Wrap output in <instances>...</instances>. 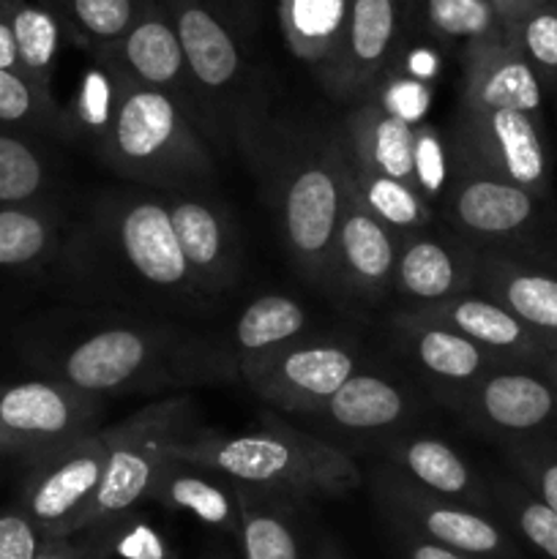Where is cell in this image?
<instances>
[{"mask_svg": "<svg viewBox=\"0 0 557 559\" xmlns=\"http://www.w3.org/2000/svg\"><path fill=\"white\" fill-rule=\"evenodd\" d=\"M112 530V557L123 559H173V551H167L162 535L153 527H147L140 516H129L109 522Z\"/></svg>", "mask_w": 557, "mask_h": 559, "instance_id": "ee69618b", "label": "cell"}, {"mask_svg": "<svg viewBox=\"0 0 557 559\" xmlns=\"http://www.w3.org/2000/svg\"><path fill=\"white\" fill-rule=\"evenodd\" d=\"M393 3H396L399 11H402V9H415V5L424 3V0H393Z\"/></svg>", "mask_w": 557, "mask_h": 559, "instance_id": "11a10c76", "label": "cell"}, {"mask_svg": "<svg viewBox=\"0 0 557 559\" xmlns=\"http://www.w3.org/2000/svg\"><path fill=\"white\" fill-rule=\"evenodd\" d=\"M200 559H235V557L229 555L227 549H211V551H205Z\"/></svg>", "mask_w": 557, "mask_h": 559, "instance_id": "db71d44e", "label": "cell"}, {"mask_svg": "<svg viewBox=\"0 0 557 559\" xmlns=\"http://www.w3.org/2000/svg\"><path fill=\"white\" fill-rule=\"evenodd\" d=\"M120 91H123V71L115 66V60L107 55L91 58L74 98L69 107H63L66 140L85 145L96 156L118 112Z\"/></svg>", "mask_w": 557, "mask_h": 559, "instance_id": "4dcf8cb0", "label": "cell"}, {"mask_svg": "<svg viewBox=\"0 0 557 559\" xmlns=\"http://www.w3.org/2000/svg\"><path fill=\"white\" fill-rule=\"evenodd\" d=\"M104 55L112 58L115 66L129 80H134L137 85L162 91L167 96H173L175 102L183 104L202 129L189 66H186L178 31H175L173 16H169L164 0H142L140 14L131 22L126 36Z\"/></svg>", "mask_w": 557, "mask_h": 559, "instance_id": "ac0fdd59", "label": "cell"}, {"mask_svg": "<svg viewBox=\"0 0 557 559\" xmlns=\"http://www.w3.org/2000/svg\"><path fill=\"white\" fill-rule=\"evenodd\" d=\"M429 96L431 93L426 80H418V76H413L410 71H399L396 66L388 69V74L382 76L380 85L371 93V98H375L386 112L396 115V118L407 120V123L413 126H418L415 120L424 115Z\"/></svg>", "mask_w": 557, "mask_h": 559, "instance_id": "7bdbcfd3", "label": "cell"}, {"mask_svg": "<svg viewBox=\"0 0 557 559\" xmlns=\"http://www.w3.org/2000/svg\"><path fill=\"white\" fill-rule=\"evenodd\" d=\"M453 164L448 145L442 142L440 131L431 123L415 126V147H413V183L426 202H440L446 194L448 180H451Z\"/></svg>", "mask_w": 557, "mask_h": 559, "instance_id": "b9f144b4", "label": "cell"}, {"mask_svg": "<svg viewBox=\"0 0 557 559\" xmlns=\"http://www.w3.org/2000/svg\"><path fill=\"white\" fill-rule=\"evenodd\" d=\"M486 484H489L495 516L541 557L557 559V513L535 500L511 475H491Z\"/></svg>", "mask_w": 557, "mask_h": 559, "instance_id": "8d00e7d4", "label": "cell"}, {"mask_svg": "<svg viewBox=\"0 0 557 559\" xmlns=\"http://www.w3.org/2000/svg\"><path fill=\"white\" fill-rule=\"evenodd\" d=\"M353 169V167H349ZM399 260V235L360 200L349 178L347 202L339 218L325 289L347 300L377 304L393 289Z\"/></svg>", "mask_w": 557, "mask_h": 559, "instance_id": "2e32d148", "label": "cell"}, {"mask_svg": "<svg viewBox=\"0 0 557 559\" xmlns=\"http://www.w3.org/2000/svg\"><path fill=\"white\" fill-rule=\"evenodd\" d=\"M211 151L183 104L123 74L118 112L96 153L104 167L140 189L194 191L213 183L216 162Z\"/></svg>", "mask_w": 557, "mask_h": 559, "instance_id": "8992f818", "label": "cell"}, {"mask_svg": "<svg viewBox=\"0 0 557 559\" xmlns=\"http://www.w3.org/2000/svg\"><path fill=\"white\" fill-rule=\"evenodd\" d=\"M478 251L464 240L437 238L426 229L399 235V260L393 289L407 304L404 309H424L457 295L475 293Z\"/></svg>", "mask_w": 557, "mask_h": 559, "instance_id": "ffe728a7", "label": "cell"}, {"mask_svg": "<svg viewBox=\"0 0 557 559\" xmlns=\"http://www.w3.org/2000/svg\"><path fill=\"white\" fill-rule=\"evenodd\" d=\"M33 559H112V530L98 524L69 538H42Z\"/></svg>", "mask_w": 557, "mask_h": 559, "instance_id": "f6af8a7d", "label": "cell"}, {"mask_svg": "<svg viewBox=\"0 0 557 559\" xmlns=\"http://www.w3.org/2000/svg\"><path fill=\"white\" fill-rule=\"evenodd\" d=\"M475 293L497 300L530 333L557 347V262L506 251H478Z\"/></svg>", "mask_w": 557, "mask_h": 559, "instance_id": "d6986e66", "label": "cell"}, {"mask_svg": "<svg viewBox=\"0 0 557 559\" xmlns=\"http://www.w3.org/2000/svg\"><path fill=\"white\" fill-rule=\"evenodd\" d=\"M151 502L167 508V511L189 513L205 527H213L238 540V489L213 469L183 462V459H173L158 475L156 486L151 491Z\"/></svg>", "mask_w": 557, "mask_h": 559, "instance_id": "4316f807", "label": "cell"}, {"mask_svg": "<svg viewBox=\"0 0 557 559\" xmlns=\"http://www.w3.org/2000/svg\"><path fill=\"white\" fill-rule=\"evenodd\" d=\"M453 169L506 180L549 202L552 162L544 123L513 109H457L448 136Z\"/></svg>", "mask_w": 557, "mask_h": 559, "instance_id": "9c48e42d", "label": "cell"}, {"mask_svg": "<svg viewBox=\"0 0 557 559\" xmlns=\"http://www.w3.org/2000/svg\"><path fill=\"white\" fill-rule=\"evenodd\" d=\"M538 369L544 371V377H546V380H549L552 385L557 388V347L552 349V353L546 355L544 360H541V366H538Z\"/></svg>", "mask_w": 557, "mask_h": 559, "instance_id": "f5cc1de1", "label": "cell"}, {"mask_svg": "<svg viewBox=\"0 0 557 559\" xmlns=\"http://www.w3.org/2000/svg\"><path fill=\"white\" fill-rule=\"evenodd\" d=\"M462 109H513L544 123V85L508 38L462 49Z\"/></svg>", "mask_w": 557, "mask_h": 559, "instance_id": "7402d4cb", "label": "cell"}, {"mask_svg": "<svg viewBox=\"0 0 557 559\" xmlns=\"http://www.w3.org/2000/svg\"><path fill=\"white\" fill-rule=\"evenodd\" d=\"M315 415L349 435H386L415 418V402L399 382L358 369Z\"/></svg>", "mask_w": 557, "mask_h": 559, "instance_id": "484cf974", "label": "cell"}, {"mask_svg": "<svg viewBox=\"0 0 557 559\" xmlns=\"http://www.w3.org/2000/svg\"><path fill=\"white\" fill-rule=\"evenodd\" d=\"M11 33H14L20 74L38 91L52 93V74L58 55L69 38L63 22L47 0H3Z\"/></svg>", "mask_w": 557, "mask_h": 559, "instance_id": "f546056e", "label": "cell"}, {"mask_svg": "<svg viewBox=\"0 0 557 559\" xmlns=\"http://www.w3.org/2000/svg\"><path fill=\"white\" fill-rule=\"evenodd\" d=\"M393 331H396L402 353L413 360L415 369L429 382L442 404L457 393L467 391L486 371L502 366L500 360L486 355L484 349L475 347L459 333L429 325L404 309L393 317Z\"/></svg>", "mask_w": 557, "mask_h": 559, "instance_id": "603a6c76", "label": "cell"}, {"mask_svg": "<svg viewBox=\"0 0 557 559\" xmlns=\"http://www.w3.org/2000/svg\"><path fill=\"white\" fill-rule=\"evenodd\" d=\"M309 559H347V555H344V551L339 549L331 538H320L309 549Z\"/></svg>", "mask_w": 557, "mask_h": 559, "instance_id": "816d5d0a", "label": "cell"}, {"mask_svg": "<svg viewBox=\"0 0 557 559\" xmlns=\"http://www.w3.org/2000/svg\"><path fill=\"white\" fill-rule=\"evenodd\" d=\"M69 235V222L52 200L0 207V271H31L44 265Z\"/></svg>", "mask_w": 557, "mask_h": 559, "instance_id": "83f0119b", "label": "cell"}, {"mask_svg": "<svg viewBox=\"0 0 557 559\" xmlns=\"http://www.w3.org/2000/svg\"><path fill=\"white\" fill-rule=\"evenodd\" d=\"M306 333H309V314L304 304L289 295H260L240 311L227 344L240 371Z\"/></svg>", "mask_w": 557, "mask_h": 559, "instance_id": "f1b7e54d", "label": "cell"}, {"mask_svg": "<svg viewBox=\"0 0 557 559\" xmlns=\"http://www.w3.org/2000/svg\"><path fill=\"white\" fill-rule=\"evenodd\" d=\"M491 3H495L497 16H500L502 31H506V27L511 25V22H517L519 16L524 14V11L533 9V5L541 3V0H491Z\"/></svg>", "mask_w": 557, "mask_h": 559, "instance_id": "f907efd6", "label": "cell"}, {"mask_svg": "<svg viewBox=\"0 0 557 559\" xmlns=\"http://www.w3.org/2000/svg\"><path fill=\"white\" fill-rule=\"evenodd\" d=\"M424 20L431 36L446 44H484L506 38L491 0H424Z\"/></svg>", "mask_w": 557, "mask_h": 559, "instance_id": "f35d334b", "label": "cell"}, {"mask_svg": "<svg viewBox=\"0 0 557 559\" xmlns=\"http://www.w3.org/2000/svg\"><path fill=\"white\" fill-rule=\"evenodd\" d=\"M164 5L178 31L208 142L257 167L271 123L265 91L238 33L208 0H164Z\"/></svg>", "mask_w": 557, "mask_h": 559, "instance_id": "5b68a950", "label": "cell"}, {"mask_svg": "<svg viewBox=\"0 0 557 559\" xmlns=\"http://www.w3.org/2000/svg\"><path fill=\"white\" fill-rule=\"evenodd\" d=\"M175 459L213 469L235 489L289 506L342 497L360 486V469L347 453L273 413H262L257 429L238 435L197 429Z\"/></svg>", "mask_w": 557, "mask_h": 559, "instance_id": "277c9868", "label": "cell"}, {"mask_svg": "<svg viewBox=\"0 0 557 559\" xmlns=\"http://www.w3.org/2000/svg\"><path fill=\"white\" fill-rule=\"evenodd\" d=\"M344 145L349 164L364 173L382 175L413 186L415 126L386 112L375 98H364L344 120ZM418 191V189H415Z\"/></svg>", "mask_w": 557, "mask_h": 559, "instance_id": "d4e9b609", "label": "cell"}, {"mask_svg": "<svg viewBox=\"0 0 557 559\" xmlns=\"http://www.w3.org/2000/svg\"><path fill=\"white\" fill-rule=\"evenodd\" d=\"M208 3H211L213 9L224 16V20H227V25L233 27V31L238 25H244V22H249V14L254 11L251 9V5H254V0H208Z\"/></svg>", "mask_w": 557, "mask_h": 559, "instance_id": "681fc988", "label": "cell"}, {"mask_svg": "<svg viewBox=\"0 0 557 559\" xmlns=\"http://www.w3.org/2000/svg\"><path fill=\"white\" fill-rule=\"evenodd\" d=\"M386 462L388 467L402 473L404 478L413 480L415 486H420L429 495L462 502V506L495 516L486 478H481L478 469L470 467L462 453L453 451L442 440L410 435L393 437L386 445Z\"/></svg>", "mask_w": 557, "mask_h": 559, "instance_id": "cb8c5ba5", "label": "cell"}, {"mask_svg": "<svg viewBox=\"0 0 557 559\" xmlns=\"http://www.w3.org/2000/svg\"><path fill=\"white\" fill-rule=\"evenodd\" d=\"M500 448L511 478L557 513V437H524Z\"/></svg>", "mask_w": 557, "mask_h": 559, "instance_id": "60d3db41", "label": "cell"}, {"mask_svg": "<svg viewBox=\"0 0 557 559\" xmlns=\"http://www.w3.org/2000/svg\"><path fill=\"white\" fill-rule=\"evenodd\" d=\"M399 5L393 0H349L336 55L317 80L333 98L364 102L396 60Z\"/></svg>", "mask_w": 557, "mask_h": 559, "instance_id": "e0dca14e", "label": "cell"}, {"mask_svg": "<svg viewBox=\"0 0 557 559\" xmlns=\"http://www.w3.org/2000/svg\"><path fill=\"white\" fill-rule=\"evenodd\" d=\"M55 167L33 136L0 131V207L47 202Z\"/></svg>", "mask_w": 557, "mask_h": 559, "instance_id": "e575fe53", "label": "cell"}, {"mask_svg": "<svg viewBox=\"0 0 557 559\" xmlns=\"http://www.w3.org/2000/svg\"><path fill=\"white\" fill-rule=\"evenodd\" d=\"M197 431V404L191 396H169L137 409L104 429L107 467L93 502L87 527L118 522L151 502L158 475L175 459L180 442Z\"/></svg>", "mask_w": 557, "mask_h": 559, "instance_id": "52a82bcc", "label": "cell"}, {"mask_svg": "<svg viewBox=\"0 0 557 559\" xmlns=\"http://www.w3.org/2000/svg\"><path fill=\"white\" fill-rule=\"evenodd\" d=\"M63 22L69 41L91 58L109 52L140 14L142 0H47Z\"/></svg>", "mask_w": 557, "mask_h": 559, "instance_id": "836d02e7", "label": "cell"}, {"mask_svg": "<svg viewBox=\"0 0 557 559\" xmlns=\"http://www.w3.org/2000/svg\"><path fill=\"white\" fill-rule=\"evenodd\" d=\"M0 131L22 136L66 140L63 107L52 93H44L20 71L0 69Z\"/></svg>", "mask_w": 557, "mask_h": 559, "instance_id": "d590c367", "label": "cell"}, {"mask_svg": "<svg viewBox=\"0 0 557 559\" xmlns=\"http://www.w3.org/2000/svg\"><path fill=\"white\" fill-rule=\"evenodd\" d=\"M0 69L20 71V60H16V47H14V33H11L9 16H5L3 0H0Z\"/></svg>", "mask_w": 557, "mask_h": 559, "instance_id": "c3c4849f", "label": "cell"}, {"mask_svg": "<svg viewBox=\"0 0 557 559\" xmlns=\"http://www.w3.org/2000/svg\"><path fill=\"white\" fill-rule=\"evenodd\" d=\"M404 311L429 322V325H440L446 331L459 333L500 364L541 366V360L552 353L549 344L530 333L511 311H506L497 300L481 293H464L442 300V304Z\"/></svg>", "mask_w": 557, "mask_h": 559, "instance_id": "44dd1931", "label": "cell"}, {"mask_svg": "<svg viewBox=\"0 0 557 559\" xmlns=\"http://www.w3.org/2000/svg\"><path fill=\"white\" fill-rule=\"evenodd\" d=\"M358 371V355L347 342L306 336L240 369L249 391L273 409L315 415L349 377Z\"/></svg>", "mask_w": 557, "mask_h": 559, "instance_id": "4fadbf2b", "label": "cell"}, {"mask_svg": "<svg viewBox=\"0 0 557 559\" xmlns=\"http://www.w3.org/2000/svg\"><path fill=\"white\" fill-rule=\"evenodd\" d=\"M506 38L538 74L544 91H557V5L541 0L506 27Z\"/></svg>", "mask_w": 557, "mask_h": 559, "instance_id": "ab89813d", "label": "cell"}, {"mask_svg": "<svg viewBox=\"0 0 557 559\" xmlns=\"http://www.w3.org/2000/svg\"><path fill=\"white\" fill-rule=\"evenodd\" d=\"M552 3H555V5H557V0H552Z\"/></svg>", "mask_w": 557, "mask_h": 559, "instance_id": "9f6ffc18", "label": "cell"}, {"mask_svg": "<svg viewBox=\"0 0 557 559\" xmlns=\"http://www.w3.org/2000/svg\"><path fill=\"white\" fill-rule=\"evenodd\" d=\"M36 353L44 377L98 399L156 396L240 380L227 338L98 306L60 317Z\"/></svg>", "mask_w": 557, "mask_h": 559, "instance_id": "7a4b0ae2", "label": "cell"}, {"mask_svg": "<svg viewBox=\"0 0 557 559\" xmlns=\"http://www.w3.org/2000/svg\"><path fill=\"white\" fill-rule=\"evenodd\" d=\"M446 407L500 445L524 437H557V388L538 366H495L467 391L448 399Z\"/></svg>", "mask_w": 557, "mask_h": 559, "instance_id": "5bb4252c", "label": "cell"}, {"mask_svg": "<svg viewBox=\"0 0 557 559\" xmlns=\"http://www.w3.org/2000/svg\"><path fill=\"white\" fill-rule=\"evenodd\" d=\"M76 298L142 317L202 314L213 306L186 265L162 191H98L60 249Z\"/></svg>", "mask_w": 557, "mask_h": 559, "instance_id": "6da1fadb", "label": "cell"}, {"mask_svg": "<svg viewBox=\"0 0 557 559\" xmlns=\"http://www.w3.org/2000/svg\"><path fill=\"white\" fill-rule=\"evenodd\" d=\"M257 173L265 178L276 227L289 260L304 278L325 287L339 218L347 202L349 156L342 129L268 131Z\"/></svg>", "mask_w": 557, "mask_h": 559, "instance_id": "3957f363", "label": "cell"}, {"mask_svg": "<svg viewBox=\"0 0 557 559\" xmlns=\"http://www.w3.org/2000/svg\"><path fill=\"white\" fill-rule=\"evenodd\" d=\"M375 500L393 527L457 551L470 559H522L517 540L497 516L462 502L429 495L393 467L380 469L371 480Z\"/></svg>", "mask_w": 557, "mask_h": 559, "instance_id": "30bf717a", "label": "cell"}, {"mask_svg": "<svg viewBox=\"0 0 557 559\" xmlns=\"http://www.w3.org/2000/svg\"><path fill=\"white\" fill-rule=\"evenodd\" d=\"M164 202L186 265L208 298L218 300L240 282L244 271L238 222L229 207L205 189L167 191Z\"/></svg>", "mask_w": 557, "mask_h": 559, "instance_id": "9a60e30c", "label": "cell"}, {"mask_svg": "<svg viewBox=\"0 0 557 559\" xmlns=\"http://www.w3.org/2000/svg\"><path fill=\"white\" fill-rule=\"evenodd\" d=\"M349 0H278V25L289 52L320 76L336 55Z\"/></svg>", "mask_w": 557, "mask_h": 559, "instance_id": "1f68e13d", "label": "cell"}, {"mask_svg": "<svg viewBox=\"0 0 557 559\" xmlns=\"http://www.w3.org/2000/svg\"><path fill=\"white\" fill-rule=\"evenodd\" d=\"M102 415L104 399L49 377L0 385V456L33 464L102 429Z\"/></svg>", "mask_w": 557, "mask_h": 559, "instance_id": "8fae6325", "label": "cell"}, {"mask_svg": "<svg viewBox=\"0 0 557 559\" xmlns=\"http://www.w3.org/2000/svg\"><path fill=\"white\" fill-rule=\"evenodd\" d=\"M107 467L104 429L80 437L27 464L20 511L42 538H69L87 530L93 502Z\"/></svg>", "mask_w": 557, "mask_h": 559, "instance_id": "7c38bea8", "label": "cell"}, {"mask_svg": "<svg viewBox=\"0 0 557 559\" xmlns=\"http://www.w3.org/2000/svg\"><path fill=\"white\" fill-rule=\"evenodd\" d=\"M388 533H391V544L393 551H396V559H470L446 549V546H437L431 544V540L418 538V535L410 533V530L393 527V524H388Z\"/></svg>", "mask_w": 557, "mask_h": 559, "instance_id": "7dc6e473", "label": "cell"}, {"mask_svg": "<svg viewBox=\"0 0 557 559\" xmlns=\"http://www.w3.org/2000/svg\"><path fill=\"white\" fill-rule=\"evenodd\" d=\"M440 211L453 235L475 251H506L549 260L544 227L549 222L546 200L506 180L453 169Z\"/></svg>", "mask_w": 557, "mask_h": 559, "instance_id": "ba28073f", "label": "cell"}, {"mask_svg": "<svg viewBox=\"0 0 557 559\" xmlns=\"http://www.w3.org/2000/svg\"><path fill=\"white\" fill-rule=\"evenodd\" d=\"M349 167H353V164H349ZM353 180L360 200L366 202V207H369L380 222H386L396 235L420 233V229L429 227L431 218H435L431 205L413 189V186L382 178V175L364 173V169L355 167Z\"/></svg>", "mask_w": 557, "mask_h": 559, "instance_id": "74e56055", "label": "cell"}, {"mask_svg": "<svg viewBox=\"0 0 557 559\" xmlns=\"http://www.w3.org/2000/svg\"><path fill=\"white\" fill-rule=\"evenodd\" d=\"M240 500V559H309L300 524L289 502L268 500L238 489Z\"/></svg>", "mask_w": 557, "mask_h": 559, "instance_id": "d6a6232c", "label": "cell"}, {"mask_svg": "<svg viewBox=\"0 0 557 559\" xmlns=\"http://www.w3.org/2000/svg\"><path fill=\"white\" fill-rule=\"evenodd\" d=\"M38 546L42 535L20 508L0 513V559H33Z\"/></svg>", "mask_w": 557, "mask_h": 559, "instance_id": "bcb514c9", "label": "cell"}]
</instances>
